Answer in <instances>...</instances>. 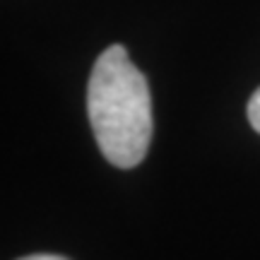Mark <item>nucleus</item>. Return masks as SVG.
Returning a JSON list of instances; mask_svg holds the SVG:
<instances>
[{
	"mask_svg": "<svg viewBox=\"0 0 260 260\" xmlns=\"http://www.w3.org/2000/svg\"><path fill=\"white\" fill-rule=\"evenodd\" d=\"M22 260H68L63 255H51V253H39V255H29V258H22Z\"/></svg>",
	"mask_w": 260,
	"mask_h": 260,
	"instance_id": "obj_3",
	"label": "nucleus"
},
{
	"mask_svg": "<svg viewBox=\"0 0 260 260\" xmlns=\"http://www.w3.org/2000/svg\"><path fill=\"white\" fill-rule=\"evenodd\" d=\"M87 111L104 157L118 169L138 167L152 140V102L145 75L123 46H109L96 58Z\"/></svg>",
	"mask_w": 260,
	"mask_h": 260,
	"instance_id": "obj_1",
	"label": "nucleus"
},
{
	"mask_svg": "<svg viewBox=\"0 0 260 260\" xmlns=\"http://www.w3.org/2000/svg\"><path fill=\"white\" fill-rule=\"evenodd\" d=\"M248 121H251V125L260 133V87L253 92L251 102H248Z\"/></svg>",
	"mask_w": 260,
	"mask_h": 260,
	"instance_id": "obj_2",
	"label": "nucleus"
}]
</instances>
